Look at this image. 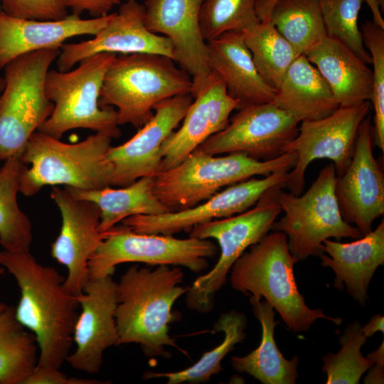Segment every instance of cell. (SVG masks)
Masks as SVG:
<instances>
[{"label": "cell", "mask_w": 384, "mask_h": 384, "mask_svg": "<svg viewBox=\"0 0 384 384\" xmlns=\"http://www.w3.org/2000/svg\"><path fill=\"white\" fill-rule=\"evenodd\" d=\"M321 265L329 267L336 277L334 287L343 290L361 306L366 305L370 281L380 265L384 264V220L377 228L351 242L330 239L323 242Z\"/></svg>", "instance_id": "obj_24"}, {"label": "cell", "mask_w": 384, "mask_h": 384, "mask_svg": "<svg viewBox=\"0 0 384 384\" xmlns=\"http://www.w3.org/2000/svg\"><path fill=\"white\" fill-rule=\"evenodd\" d=\"M38 352L35 336L7 306L0 313V384H23L38 363Z\"/></svg>", "instance_id": "obj_30"}, {"label": "cell", "mask_w": 384, "mask_h": 384, "mask_svg": "<svg viewBox=\"0 0 384 384\" xmlns=\"http://www.w3.org/2000/svg\"><path fill=\"white\" fill-rule=\"evenodd\" d=\"M60 48L20 55L4 68L0 93V161L20 159L31 136L49 117L53 102L46 93V79Z\"/></svg>", "instance_id": "obj_7"}, {"label": "cell", "mask_w": 384, "mask_h": 384, "mask_svg": "<svg viewBox=\"0 0 384 384\" xmlns=\"http://www.w3.org/2000/svg\"><path fill=\"white\" fill-rule=\"evenodd\" d=\"M174 62L150 53L116 55L104 76L100 106L116 107L119 125L139 129L151 118L158 103L191 92V76Z\"/></svg>", "instance_id": "obj_5"}, {"label": "cell", "mask_w": 384, "mask_h": 384, "mask_svg": "<svg viewBox=\"0 0 384 384\" xmlns=\"http://www.w3.org/2000/svg\"><path fill=\"white\" fill-rule=\"evenodd\" d=\"M5 272V268L0 265V277ZM7 305L4 302H0V313H1L6 308Z\"/></svg>", "instance_id": "obj_44"}, {"label": "cell", "mask_w": 384, "mask_h": 384, "mask_svg": "<svg viewBox=\"0 0 384 384\" xmlns=\"http://www.w3.org/2000/svg\"><path fill=\"white\" fill-rule=\"evenodd\" d=\"M373 64V143L384 151V28L366 21L361 30Z\"/></svg>", "instance_id": "obj_37"}, {"label": "cell", "mask_w": 384, "mask_h": 384, "mask_svg": "<svg viewBox=\"0 0 384 384\" xmlns=\"http://www.w3.org/2000/svg\"><path fill=\"white\" fill-rule=\"evenodd\" d=\"M282 188L283 185L270 188L255 205L242 213L203 223L191 230L190 237L215 239L220 254L214 267L188 287L186 304L189 309L199 313L211 311L215 295L225 283L235 261L271 230L282 213L277 195Z\"/></svg>", "instance_id": "obj_9"}, {"label": "cell", "mask_w": 384, "mask_h": 384, "mask_svg": "<svg viewBox=\"0 0 384 384\" xmlns=\"http://www.w3.org/2000/svg\"><path fill=\"white\" fill-rule=\"evenodd\" d=\"M217 253L218 247L209 239L138 233L124 225H115L104 233L88 261L89 279L112 275L117 265L126 262L181 266L198 273Z\"/></svg>", "instance_id": "obj_11"}, {"label": "cell", "mask_w": 384, "mask_h": 384, "mask_svg": "<svg viewBox=\"0 0 384 384\" xmlns=\"http://www.w3.org/2000/svg\"><path fill=\"white\" fill-rule=\"evenodd\" d=\"M50 196L62 219L51 256L67 267L64 287L76 297L89 279L88 261L104 238L99 228L100 210L94 203L77 198L58 186H52Z\"/></svg>", "instance_id": "obj_15"}, {"label": "cell", "mask_w": 384, "mask_h": 384, "mask_svg": "<svg viewBox=\"0 0 384 384\" xmlns=\"http://www.w3.org/2000/svg\"><path fill=\"white\" fill-rule=\"evenodd\" d=\"M250 302L256 319L262 326V338L257 348L244 356H233V368L247 373L263 384H294L298 377L299 359H286L274 341V312L267 301L250 297Z\"/></svg>", "instance_id": "obj_27"}, {"label": "cell", "mask_w": 384, "mask_h": 384, "mask_svg": "<svg viewBox=\"0 0 384 384\" xmlns=\"http://www.w3.org/2000/svg\"><path fill=\"white\" fill-rule=\"evenodd\" d=\"M106 383L90 378L68 377L56 368L50 366H38L23 381V384H100Z\"/></svg>", "instance_id": "obj_39"}, {"label": "cell", "mask_w": 384, "mask_h": 384, "mask_svg": "<svg viewBox=\"0 0 384 384\" xmlns=\"http://www.w3.org/2000/svg\"><path fill=\"white\" fill-rule=\"evenodd\" d=\"M304 55L324 78L339 107L371 101L372 70L342 42L326 36Z\"/></svg>", "instance_id": "obj_25"}, {"label": "cell", "mask_w": 384, "mask_h": 384, "mask_svg": "<svg viewBox=\"0 0 384 384\" xmlns=\"http://www.w3.org/2000/svg\"><path fill=\"white\" fill-rule=\"evenodd\" d=\"M227 127L213 134L196 150L210 155L242 152L260 161L286 153L300 122L272 102L238 109Z\"/></svg>", "instance_id": "obj_13"}, {"label": "cell", "mask_w": 384, "mask_h": 384, "mask_svg": "<svg viewBox=\"0 0 384 384\" xmlns=\"http://www.w3.org/2000/svg\"><path fill=\"white\" fill-rule=\"evenodd\" d=\"M368 4L373 15V23L384 28V20L380 10V0H363Z\"/></svg>", "instance_id": "obj_43"}, {"label": "cell", "mask_w": 384, "mask_h": 384, "mask_svg": "<svg viewBox=\"0 0 384 384\" xmlns=\"http://www.w3.org/2000/svg\"><path fill=\"white\" fill-rule=\"evenodd\" d=\"M116 55L101 53L82 60L75 70H48L45 89L53 110L37 131L59 139L66 132L80 128L119 137L117 111L99 104L105 74Z\"/></svg>", "instance_id": "obj_8"}, {"label": "cell", "mask_w": 384, "mask_h": 384, "mask_svg": "<svg viewBox=\"0 0 384 384\" xmlns=\"http://www.w3.org/2000/svg\"><path fill=\"white\" fill-rule=\"evenodd\" d=\"M24 164L16 157L0 168V245L9 252L30 250L32 225L17 201L19 176Z\"/></svg>", "instance_id": "obj_32"}, {"label": "cell", "mask_w": 384, "mask_h": 384, "mask_svg": "<svg viewBox=\"0 0 384 384\" xmlns=\"http://www.w3.org/2000/svg\"><path fill=\"white\" fill-rule=\"evenodd\" d=\"M207 52L210 70L238 101V109L274 100L276 90L259 74L242 32H226L207 41Z\"/></svg>", "instance_id": "obj_23"}, {"label": "cell", "mask_w": 384, "mask_h": 384, "mask_svg": "<svg viewBox=\"0 0 384 384\" xmlns=\"http://www.w3.org/2000/svg\"><path fill=\"white\" fill-rule=\"evenodd\" d=\"M289 172H276L260 178H250L230 185L203 203L160 215L129 217L122 224L138 233L173 235L213 220L242 213L260 200L270 188L285 183Z\"/></svg>", "instance_id": "obj_16"}, {"label": "cell", "mask_w": 384, "mask_h": 384, "mask_svg": "<svg viewBox=\"0 0 384 384\" xmlns=\"http://www.w3.org/2000/svg\"><path fill=\"white\" fill-rule=\"evenodd\" d=\"M370 106V102L366 101L338 107L325 117L302 121L297 136L286 148V152L296 154L297 161L289 172L284 188L296 196L302 193L305 172L316 159L331 160L336 176L342 175L351 161L359 127Z\"/></svg>", "instance_id": "obj_12"}, {"label": "cell", "mask_w": 384, "mask_h": 384, "mask_svg": "<svg viewBox=\"0 0 384 384\" xmlns=\"http://www.w3.org/2000/svg\"><path fill=\"white\" fill-rule=\"evenodd\" d=\"M257 0H203L200 26L205 41L213 40L230 31L244 32L260 20Z\"/></svg>", "instance_id": "obj_35"}, {"label": "cell", "mask_w": 384, "mask_h": 384, "mask_svg": "<svg viewBox=\"0 0 384 384\" xmlns=\"http://www.w3.org/2000/svg\"><path fill=\"white\" fill-rule=\"evenodd\" d=\"M245 315L236 310H232L220 315L215 322V332L224 333L223 341L209 351L204 353L200 359L190 367L175 372H146L144 379L166 378L169 384L202 383L209 381L212 376L222 370L221 362L237 343L242 342L246 334Z\"/></svg>", "instance_id": "obj_31"}, {"label": "cell", "mask_w": 384, "mask_h": 384, "mask_svg": "<svg viewBox=\"0 0 384 384\" xmlns=\"http://www.w3.org/2000/svg\"><path fill=\"white\" fill-rule=\"evenodd\" d=\"M95 37L64 43L57 58L59 71H68L82 60L101 53L119 55L150 53L174 59L171 41L149 31L145 25L144 4L127 0Z\"/></svg>", "instance_id": "obj_19"}, {"label": "cell", "mask_w": 384, "mask_h": 384, "mask_svg": "<svg viewBox=\"0 0 384 384\" xmlns=\"http://www.w3.org/2000/svg\"><path fill=\"white\" fill-rule=\"evenodd\" d=\"M367 338L362 326L356 321L348 324L339 338L341 346L337 353H329L322 358L323 371L326 373L327 384H357L363 374L374 363L361 352Z\"/></svg>", "instance_id": "obj_34"}, {"label": "cell", "mask_w": 384, "mask_h": 384, "mask_svg": "<svg viewBox=\"0 0 384 384\" xmlns=\"http://www.w3.org/2000/svg\"><path fill=\"white\" fill-rule=\"evenodd\" d=\"M4 87V80L3 77L0 78V93Z\"/></svg>", "instance_id": "obj_45"}, {"label": "cell", "mask_w": 384, "mask_h": 384, "mask_svg": "<svg viewBox=\"0 0 384 384\" xmlns=\"http://www.w3.org/2000/svg\"><path fill=\"white\" fill-rule=\"evenodd\" d=\"M256 11L260 20H268L299 55L326 36L319 0H257Z\"/></svg>", "instance_id": "obj_29"}, {"label": "cell", "mask_w": 384, "mask_h": 384, "mask_svg": "<svg viewBox=\"0 0 384 384\" xmlns=\"http://www.w3.org/2000/svg\"><path fill=\"white\" fill-rule=\"evenodd\" d=\"M373 145V125L366 117L359 127L351 161L334 185L342 218L363 235L372 231L374 220L384 214V174Z\"/></svg>", "instance_id": "obj_14"}, {"label": "cell", "mask_w": 384, "mask_h": 384, "mask_svg": "<svg viewBox=\"0 0 384 384\" xmlns=\"http://www.w3.org/2000/svg\"><path fill=\"white\" fill-rule=\"evenodd\" d=\"M263 2L265 3H267V4H269V3H272L275 0H262Z\"/></svg>", "instance_id": "obj_46"}, {"label": "cell", "mask_w": 384, "mask_h": 384, "mask_svg": "<svg viewBox=\"0 0 384 384\" xmlns=\"http://www.w3.org/2000/svg\"><path fill=\"white\" fill-rule=\"evenodd\" d=\"M1 11V6H0V11Z\"/></svg>", "instance_id": "obj_47"}, {"label": "cell", "mask_w": 384, "mask_h": 384, "mask_svg": "<svg viewBox=\"0 0 384 384\" xmlns=\"http://www.w3.org/2000/svg\"><path fill=\"white\" fill-rule=\"evenodd\" d=\"M336 174L333 164L324 167L309 189L299 196L279 190L277 201L284 215L275 220L271 230L287 237L292 255L301 261L324 254L326 239H358L363 235L343 220L334 193Z\"/></svg>", "instance_id": "obj_10"}, {"label": "cell", "mask_w": 384, "mask_h": 384, "mask_svg": "<svg viewBox=\"0 0 384 384\" xmlns=\"http://www.w3.org/2000/svg\"><path fill=\"white\" fill-rule=\"evenodd\" d=\"M193 97L178 95L158 103L151 118L126 142L110 146L105 158L113 169L112 186H126L161 171L164 142L183 119Z\"/></svg>", "instance_id": "obj_18"}, {"label": "cell", "mask_w": 384, "mask_h": 384, "mask_svg": "<svg viewBox=\"0 0 384 384\" xmlns=\"http://www.w3.org/2000/svg\"><path fill=\"white\" fill-rule=\"evenodd\" d=\"M367 357L372 359L374 362L373 365L369 368L366 377L364 378L363 383L366 384L373 383H383L384 375V342L372 353L368 354Z\"/></svg>", "instance_id": "obj_41"}, {"label": "cell", "mask_w": 384, "mask_h": 384, "mask_svg": "<svg viewBox=\"0 0 384 384\" xmlns=\"http://www.w3.org/2000/svg\"><path fill=\"white\" fill-rule=\"evenodd\" d=\"M68 9L73 14L80 16L83 12H88L94 17L109 14L111 9L119 4L121 0H63Z\"/></svg>", "instance_id": "obj_40"}, {"label": "cell", "mask_w": 384, "mask_h": 384, "mask_svg": "<svg viewBox=\"0 0 384 384\" xmlns=\"http://www.w3.org/2000/svg\"><path fill=\"white\" fill-rule=\"evenodd\" d=\"M384 317L378 314L373 316L369 321L362 326V331L366 338L372 337L376 332L383 333Z\"/></svg>", "instance_id": "obj_42"}, {"label": "cell", "mask_w": 384, "mask_h": 384, "mask_svg": "<svg viewBox=\"0 0 384 384\" xmlns=\"http://www.w3.org/2000/svg\"><path fill=\"white\" fill-rule=\"evenodd\" d=\"M272 231L235 261L230 271L233 288L257 299L264 297L294 332L308 331L318 319L340 325L341 318L329 316L305 304L294 274L298 261L289 251L287 237L281 231Z\"/></svg>", "instance_id": "obj_3"}, {"label": "cell", "mask_w": 384, "mask_h": 384, "mask_svg": "<svg viewBox=\"0 0 384 384\" xmlns=\"http://www.w3.org/2000/svg\"><path fill=\"white\" fill-rule=\"evenodd\" d=\"M363 0H319L326 36L348 47L365 63H371L358 28L359 11Z\"/></svg>", "instance_id": "obj_36"}, {"label": "cell", "mask_w": 384, "mask_h": 384, "mask_svg": "<svg viewBox=\"0 0 384 384\" xmlns=\"http://www.w3.org/2000/svg\"><path fill=\"white\" fill-rule=\"evenodd\" d=\"M117 287L112 275L89 279L82 293L75 297L81 311L73 334L76 347L66 358L72 368L97 373L102 365L104 352L119 345L115 321Z\"/></svg>", "instance_id": "obj_17"}, {"label": "cell", "mask_w": 384, "mask_h": 384, "mask_svg": "<svg viewBox=\"0 0 384 384\" xmlns=\"http://www.w3.org/2000/svg\"><path fill=\"white\" fill-rule=\"evenodd\" d=\"M242 33L259 74L277 90L299 55L268 20L260 21Z\"/></svg>", "instance_id": "obj_33"}, {"label": "cell", "mask_w": 384, "mask_h": 384, "mask_svg": "<svg viewBox=\"0 0 384 384\" xmlns=\"http://www.w3.org/2000/svg\"><path fill=\"white\" fill-rule=\"evenodd\" d=\"M183 279L181 270L171 265H136L121 276L115 309L119 345L137 343L149 357L168 358V346L181 351L169 331L173 306L188 289L181 285Z\"/></svg>", "instance_id": "obj_2"}, {"label": "cell", "mask_w": 384, "mask_h": 384, "mask_svg": "<svg viewBox=\"0 0 384 384\" xmlns=\"http://www.w3.org/2000/svg\"><path fill=\"white\" fill-rule=\"evenodd\" d=\"M203 0H146L145 25L151 32L168 38L174 59L191 78L190 94L196 96L211 70L208 60L207 42L200 26Z\"/></svg>", "instance_id": "obj_20"}, {"label": "cell", "mask_w": 384, "mask_h": 384, "mask_svg": "<svg viewBox=\"0 0 384 384\" xmlns=\"http://www.w3.org/2000/svg\"><path fill=\"white\" fill-rule=\"evenodd\" d=\"M113 137L97 132L68 144L39 131L28 140L21 161L19 193L33 196L46 186L82 190L112 186L113 169L105 158Z\"/></svg>", "instance_id": "obj_4"}, {"label": "cell", "mask_w": 384, "mask_h": 384, "mask_svg": "<svg viewBox=\"0 0 384 384\" xmlns=\"http://www.w3.org/2000/svg\"><path fill=\"white\" fill-rule=\"evenodd\" d=\"M0 265L17 282L21 296L15 315L35 336L37 365L60 368L73 342L80 308L76 297L66 291L65 278L58 271L38 262L30 250H2Z\"/></svg>", "instance_id": "obj_1"}, {"label": "cell", "mask_w": 384, "mask_h": 384, "mask_svg": "<svg viewBox=\"0 0 384 384\" xmlns=\"http://www.w3.org/2000/svg\"><path fill=\"white\" fill-rule=\"evenodd\" d=\"M1 11L11 17L36 21H58L69 14L63 0H0Z\"/></svg>", "instance_id": "obj_38"}, {"label": "cell", "mask_w": 384, "mask_h": 384, "mask_svg": "<svg viewBox=\"0 0 384 384\" xmlns=\"http://www.w3.org/2000/svg\"><path fill=\"white\" fill-rule=\"evenodd\" d=\"M296 161V154L291 152L260 161L242 152L217 156L195 150L176 166L154 176V191L170 212L179 211L208 199L224 186L257 175L289 172Z\"/></svg>", "instance_id": "obj_6"}, {"label": "cell", "mask_w": 384, "mask_h": 384, "mask_svg": "<svg viewBox=\"0 0 384 384\" xmlns=\"http://www.w3.org/2000/svg\"><path fill=\"white\" fill-rule=\"evenodd\" d=\"M272 102L300 122L325 117L339 107L324 78L303 54L287 70Z\"/></svg>", "instance_id": "obj_26"}, {"label": "cell", "mask_w": 384, "mask_h": 384, "mask_svg": "<svg viewBox=\"0 0 384 384\" xmlns=\"http://www.w3.org/2000/svg\"><path fill=\"white\" fill-rule=\"evenodd\" d=\"M113 14L91 19L72 14L58 21H36L11 17L1 11L0 70L23 54L60 48L65 41L78 36H95Z\"/></svg>", "instance_id": "obj_22"}, {"label": "cell", "mask_w": 384, "mask_h": 384, "mask_svg": "<svg viewBox=\"0 0 384 384\" xmlns=\"http://www.w3.org/2000/svg\"><path fill=\"white\" fill-rule=\"evenodd\" d=\"M238 107V101L228 94L223 81L211 70L193 97L181 127L164 142L161 171L176 166L206 139L225 129Z\"/></svg>", "instance_id": "obj_21"}, {"label": "cell", "mask_w": 384, "mask_h": 384, "mask_svg": "<svg viewBox=\"0 0 384 384\" xmlns=\"http://www.w3.org/2000/svg\"><path fill=\"white\" fill-rule=\"evenodd\" d=\"M154 176H143L119 188L97 190L65 188L74 197L90 201L100 210V230L104 233L123 220L138 215H160L170 212L156 196Z\"/></svg>", "instance_id": "obj_28"}]
</instances>
